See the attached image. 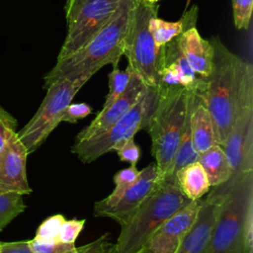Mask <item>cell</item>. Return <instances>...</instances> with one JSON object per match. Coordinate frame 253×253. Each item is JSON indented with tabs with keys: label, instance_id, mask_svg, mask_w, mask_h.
<instances>
[{
	"label": "cell",
	"instance_id": "19",
	"mask_svg": "<svg viewBox=\"0 0 253 253\" xmlns=\"http://www.w3.org/2000/svg\"><path fill=\"white\" fill-rule=\"evenodd\" d=\"M199 8L194 5L187 10L183 16L175 22L165 21L157 16L152 17L149 21V30L155 43L158 46H164L166 43L179 38L190 28L196 27L198 20Z\"/></svg>",
	"mask_w": 253,
	"mask_h": 253
},
{
	"label": "cell",
	"instance_id": "17",
	"mask_svg": "<svg viewBox=\"0 0 253 253\" xmlns=\"http://www.w3.org/2000/svg\"><path fill=\"white\" fill-rule=\"evenodd\" d=\"M190 127L193 146L199 154L219 144L213 120L199 91H189Z\"/></svg>",
	"mask_w": 253,
	"mask_h": 253
},
{
	"label": "cell",
	"instance_id": "35",
	"mask_svg": "<svg viewBox=\"0 0 253 253\" xmlns=\"http://www.w3.org/2000/svg\"><path fill=\"white\" fill-rule=\"evenodd\" d=\"M76 1H78V0H67L66 1V4H65V9L66 8H68V7H70L74 2H76Z\"/></svg>",
	"mask_w": 253,
	"mask_h": 253
},
{
	"label": "cell",
	"instance_id": "3",
	"mask_svg": "<svg viewBox=\"0 0 253 253\" xmlns=\"http://www.w3.org/2000/svg\"><path fill=\"white\" fill-rule=\"evenodd\" d=\"M157 102L147 131L155 159L157 183L170 176L189 110V91L183 87H156Z\"/></svg>",
	"mask_w": 253,
	"mask_h": 253
},
{
	"label": "cell",
	"instance_id": "22",
	"mask_svg": "<svg viewBox=\"0 0 253 253\" xmlns=\"http://www.w3.org/2000/svg\"><path fill=\"white\" fill-rule=\"evenodd\" d=\"M140 170L137 169L136 165H130L127 168H124L118 171L114 176L115 188L112 193L94 204V211L102 209L109 208L117 203V201L123 196V194L138 179Z\"/></svg>",
	"mask_w": 253,
	"mask_h": 253
},
{
	"label": "cell",
	"instance_id": "20",
	"mask_svg": "<svg viewBox=\"0 0 253 253\" xmlns=\"http://www.w3.org/2000/svg\"><path fill=\"white\" fill-rule=\"evenodd\" d=\"M175 176L181 192L190 201L200 200L211 188L207 173L198 161L181 167Z\"/></svg>",
	"mask_w": 253,
	"mask_h": 253
},
{
	"label": "cell",
	"instance_id": "27",
	"mask_svg": "<svg viewBox=\"0 0 253 253\" xmlns=\"http://www.w3.org/2000/svg\"><path fill=\"white\" fill-rule=\"evenodd\" d=\"M235 28L247 31L250 26L253 0H231Z\"/></svg>",
	"mask_w": 253,
	"mask_h": 253
},
{
	"label": "cell",
	"instance_id": "31",
	"mask_svg": "<svg viewBox=\"0 0 253 253\" xmlns=\"http://www.w3.org/2000/svg\"><path fill=\"white\" fill-rule=\"evenodd\" d=\"M92 113V107L87 103H70L64 110L60 123L76 124L79 120L88 117Z\"/></svg>",
	"mask_w": 253,
	"mask_h": 253
},
{
	"label": "cell",
	"instance_id": "28",
	"mask_svg": "<svg viewBox=\"0 0 253 253\" xmlns=\"http://www.w3.org/2000/svg\"><path fill=\"white\" fill-rule=\"evenodd\" d=\"M77 248V253H119L116 243L112 242L109 232H106L97 239Z\"/></svg>",
	"mask_w": 253,
	"mask_h": 253
},
{
	"label": "cell",
	"instance_id": "37",
	"mask_svg": "<svg viewBox=\"0 0 253 253\" xmlns=\"http://www.w3.org/2000/svg\"><path fill=\"white\" fill-rule=\"evenodd\" d=\"M1 244H2V242H1V241H0V248H1Z\"/></svg>",
	"mask_w": 253,
	"mask_h": 253
},
{
	"label": "cell",
	"instance_id": "1",
	"mask_svg": "<svg viewBox=\"0 0 253 253\" xmlns=\"http://www.w3.org/2000/svg\"><path fill=\"white\" fill-rule=\"evenodd\" d=\"M212 69L199 91L213 120L219 145H223L237 118L253 113V66L229 50L217 37Z\"/></svg>",
	"mask_w": 253,
	"mask_h": 253
},
{
	"label": "cell",
	"instance_id": "14",
	"mask_svg": "<svg viewBox=\"0 0 253 253\" xmlns=\"http://www.w3.org/2000/svg\"><path fill=\"white\" fill-rule=\"evenodd\" d=\"M147 87L140 76L131 69L130 80L125 92L110 106L101 109L95 119L77 133L74 142L87 140L108 129L138 101Z\"/></svg>",
	"mask_w": 253,
	"mask_h": 253
},
{
	"label": "cell",
	"instance_id": "18",
	"mask_svg": "<svg viewBox=\"0 0 253 253\" xmlns=\"http://www.w3.org/2000/svg\"><path fill=\"white\" fill-rule=\"evenodd\" d=\"M177 42L192 69L202 78L209 77L213 58L211 41L202 38L197 28L193 27L177 38Z\"/></svg>",
	"mask_w": 253,
	"mask_h": 253
},
{
	"label": "cell",
	"instance_id": "13",
	"mask_svg": "<svg viewBox=\"0 0 253 253\" xmlns=\"http://www.w3.org/2000/svg\"><path fill=\"white\" fill-rule=\"evenodd\" d=\"M28 155L17 131L13 132L0 150V193L15 192L21 195L32 193L26 169Z\"/></svg>",
	"mask_w": 253,
	"mask_h": 253
},
{
	"label": "cell",
	"instance_id": "23",
	"mask_svg": "<svg viewBox=\"0 0 253 253\" xmlns=\"http://www.w3.org/2000/svg\"><path fill=\"white\" fill-rule=\"evenodd\" d=\"M25 209L23 195L15 192L0 193V231Z\"/></svg>",
	"mask_w": 253,
	"mask_h": 253
},
{
	"label": "cell",
	"instance_id": "25",
	"mask_svg": "<svg viewBox=\"0 0 253 253\" xmlns=\"http://www.w3.org/2000/svg\"><path fill=\"white\" fill-rule=\"evenodd\" d=\"M65 219L66 218L62 214H53L47 217L38 227L34 238L40 241L58 240L59 230Z\"/></svg>",
	"mask_w": 253,
	"mask_h": 253
},
{
	"label": "cell",
	"instance_id": "5",
	"mask_svg": "<svg viewBox=\"0 0 253 253\" xmlns=\"http://www.w3.org/2000/svg\"><path fill=\"white\" fill-rule=\"evenodd\" d=\"M158 6L133 0L125 39L124 55L128 66L149 87H157L164 46H158L149 30V21L157 16Z\"/></svg>",
	"mask_w": 253,
	"mask_h": 253
},
{
	"label": "cell",
	"instance_id": "15",
	"mask_svg": "<svg viewBox=\"0 0 253 253\" xmlns=\"http://www.w3.org/2000/svg\"><path fill=\"white\" fill-rule=\"evenodd\" d=\"M156 185V165L155 163H150L140 170L138 179L123 194L116 204L109 208L95 211L93 214L97 217L112 218L122 226L129 220Z\"/></svg>",
	"mask_w": 253,
	"mask_h": 253
},
{
	"label": "cell",
	"instance_id": "2",
	"mask_svg": "<svg viewBox=\"0 0 253 253\" xmlns=\"http://www.w3.org/2000/svg\"><path fill=\"white\" fill-rule=\"evenodd\" d=\"M132 4L133 0H123L113 18L85 45L63 58L56 59L54 66L44 76V85L60 78L87 82L103 66H118L124 55Z\"/></svg>",
	"mask_w": 253,
	"mask_h": 253
},
{
	"label": "cell",
	"instance_id": "34",
	"mask_svg": "<svg viewBox=\"0 0 253 253\" xmlns=\"http://www.w3.org/2000/svg\"><path fill=\"white\" fill-rule=\"evenodd\" d=\"M0 253H34L29 245L28 240L2 242Z\"/></svg>",
	"mask_w": 253,
	"mask_h": 253
},
{
	"label": "cell",
	"instance_id": "6",
	"mask_svg": "<svg viewBox=\"0 0 253 253\" xmlns=\"http://www.w3.org/2000/svg\"><path fill=\"white\" fill-rule=\"evenodd\" d=\"M157 102V88L147 87L138 101L105 131L80 142H74L70 151L82 163H91L114 150V147L139 130H147L149 120Z\"/></svg>",
	"mask_w": 253,
	"mask_h": 253
},
{
	"label": "cell",
	"instance_id": "4",
	"mask_svg": "<svg viewBox=\"0 0 253 253\" xmlns=\"http://www.w3.org/2000/svg\"><path fill=\"white\" fill-rule=\"evenodd\" d=\"M191 201L181 192L176 177L157 183L127 222L121 226L116 247L119 253H141L152 234Z\"/></svg>",
	"mask_w": 253,
	"mask_h": 253
},
{
	"label": "cell",
	"instance_id": "36",
	"mask_svg": "<svg viewBox=\"0 0 253 253\" xmlns=\"http://www.w3.org/2000/svg\"><path fill=\"white\" fill-rule=\"evenodd\" d=\"M142 1H144V2H147V3H150V4H154V3L158 2L159 0H142Z\"/></svg>",
	"mask_w": 253,
	"mask_h": 253
},
{
	"label": "cell",
	"instance_id": "12",
	"mask_svg": "<svg viewBox=\"0 0 253 253\" xmlns=\"http://www.w3.org/2000/svg\"><path fill=\"white\" fill-rule=\"evenodd\" d=\"M202 200L191 201L186 207L169 217L152 234L141 253H175L193 226Z\"/></svg>",
	"mask_w": 253,
	"mask_h": 253
},
{
	"label": "cell",
	"instance_id": "10",
	"mask_svg": "<svg viewBox=\"0 0 253 253\" xmlns=\"http://www.w3.org/2000/svg\"><path fill=\"white\" fill-rule=\"evenodd\" d=\"M229 191L223 184L212 187L206 199L202 200L197 218L175 253H211L212 231Z\"/></svg>",
	"mask_w": 253,
	"mask_h": 253
},
{
	"label": "cell",
	"instance_id": "32",
	"mask_svg": "<svg viewBox=\"0 0 253 253\" xmlns=\"http://www.w3.org/2000/svg\"><path fill=\"white\" fill-rule=\"evenodd\" d=\"M16 120L0 107V150L4 147L7 138L16 131Z\"/></svg>",
	"mask_w": 253,
	"mask_h": 253
},
{
	"label": "cell",
	"instance_id": "24",
	"mask_svg": "<svg viewBox=\"0 0 253 253\" xmlns=\"http://www.w3.org/2000/svg\"><path fill=\"white\" fill-rule=\"evenodd\" d=\"M131 76V69L127 65L126 70H121L118 66L113 67L109 74V92L106 96L102 109L110 106L116 99H118L126 89Z\"/></svg>",
	"mask_w": 253,
	"mask_h": 253
},
{
	"label": "cell",
	"instance_id": "7",
	"mask_svg": "<svg viewBox=\"0 0 253 253\" xmlns=\"http://www.w3.org/2000/svg\"><path fill=\"white\" fill-rule=\"evenodd\" d=\"M253 201V171L244 174L222 202L212 231L211 253H246L244 220Z\"/></svg>",
	"mask_w": 253,
	"mask_h": 253
},
{
	"label": "cell",
	"instance_id": "21",
	"mask_svg": "<svg viewBox=\"0 0 253 253\" xmlns=\"http://www.w3.org/2000/svg\"><path fill=\"white\" fill-rule=\"evenodd\" d=\"M207 173L211 187L225 183L231 176V169L221 145L215 144L199 153L197 160Z\"/></svg>",
	"mask_w": 253,
	"mask_h": 253
},
{
	"label": "cell",
	"instance_id": "8",
	"mask_svg": "<svg viewBox=\"0 0 253 253\" xmlns=\"http://www.w3.org/2000/svg\"><path fill=\"white\" fill-rule=\"evenodd\" d=\"M85 83L81 79L60 78L43 85L46 94L38 111L17 132L29 154L36 151L60 124L64 110Z\"/></svg>",
	"mask_w": 253,
	"mask_h": 253
},
{
	"label": "cell",
	"instance_id": "26",
	"mask_svg": "<svg viewBox=\"0 0 253 253\" xmlns=\"http://www.w3.org/2000/svg\"><path fill=\"white\" fill-rule=\"evenodd\" d=\"M34 253H77L78 248L74 243H65L59 240L40 241L35 238L28 240Z\"/></svg>",
	"mask_w": 253,
	"mask_h": 253
},
{
	"label": "cell",
	"instance_id": "30",
	"mask_svg": "<svg viewBox=\"0 0 253 253\" xmlns=\"http://www.w3.org/2000/svg\"><path fill=\"white\" fill-rule=\"evenodd\" d=\"M86 219H78V218H72L69 220H66L62 223L59 234H58V240L65 242V243H75L77 237L79 236L80 232L84 228Z\"/></svg>",
	"mask_w": 253,
	"mask_h": 253
},
{
	"label": "cell",
	"instance_id": "16",
	"mask_svg": "<svg viewBox=\"0 0 253 253\" xmlns=\"http://www.w3.org/2000/svg\"><path fill=\"white\" fill-rule=\"evenodd\" d=\"M205 80L192 69L180 50L177 39L164 45L157 87H183L188 91H202Z\"/></svg>",
	"mask_w": 253,
	"mask_h": 253
},
{
	"label": "cell",
	"instance_id": "33",
	"mask_svg": "<svg viewBox=\"0 0 253 253\" xmlns=\"http://www.w3.org/2000/svg\"><path fill=\"white\" fill-rule=\"evenodd\" d=\"M244 243L246 253H253V201L249 204L245 215Z\"/></svg>",
	"mask_w": 253,
	"mask_h": 253
},
{
	"label": "cell",
	"instance_id": "11",
	"mask_svg": "<svg viewBox=\"0 0 253 253\" xmlns=\"http://www.w3.org/2000/svg\"><path fill=\"white\" fill-rule=\"evenodd\" d=\"M222 148L231 169L226 182L233 185L244 174L253 171V113L236 119Z\"/></svg>",
	"mask_w": 253,
	"mask_h": 253
},
{
	"label": "cell",
	"instance_id": "29",
	"mask_svg": "<svg viewBox=\"0 0 253 253\" xmlns=\"http://www.w3.org/2000/svg\"><path fill=\"white\" fill-rule=\"evenodd\" d=\"M114 150L117 152L121 161L128 162L130 165H136L141 155L140 148L133 137L118 143L114 147Z\"/></svg>",
	"mask_w": 253,
	"mask_h": 253
},
{
	"label": "cell",
	"instance_id": "9",
	"mask_svg": "<svg viewBox=\"0 0 253 253\" xmlns=\"http://www.w3.org/2000/svg\"><path fill=\"white\" fill-rule=\"evenodd\" d=\"M123 0H78L65 9L67 34L57 59L85 45L116 14Z\"/></svg>",
	"mask_w": 253,
	"mask_h": 253
}]
</instances>
